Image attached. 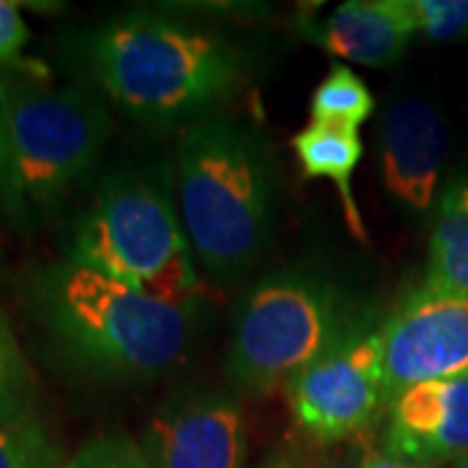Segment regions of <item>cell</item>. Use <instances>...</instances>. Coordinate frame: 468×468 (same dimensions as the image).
I'll use <instances>...</instances> for the list:
<instances>
[{
    "label": "cell",
    "mask_w": 468,
    "mask_h": 468,
    "mask_svg": "<svg viewBox=\"0 0 468 468\" xmlns=\"http://www.w3.org/2000/svg\"><path fill=\"white\" fill-rule=\"evenodd\" d=\"M86 58L122 112L165 128L208 117L245 76L232 42L159 14L115 18L89 39Z\"/></svg>",
    "instance_id": "6da1fadb"
},
{
    "label": "cell",
    "mask_w": 468,
    "mask_h": 468,
    "mask_svg": "<svg viewBox=\"0 0 468 468\" xmlns=\"http://www.w3.org/2000/svg\"><path fill=\"white\" fill-rule=\"evenodd\" d=\"M37 304L55 341L107 378H151L183 359L196 304H169L66 261L37 282Z\"/></svg>",
    "instance_id": "7a4b0ae2"
},
{
    "label": "cell",
    "mask_w": 468,
    "mask_h": 468,
    "mask_svg": "<svg viewBox=\"0 0 468 468\" xmlns=\"http://www.w3.org/2000/svg\"><path fill=\"white\" fill-rule=\"evenodd\" d=\"M177 203L187 242L214 276H237L266 250L273 175L248 128L208 115L177 144Z\"/></svg>",
    "instance_id": "3957f363"
},
{
    "label": "cell",
    "mask_w": 468,
    "mask_h": 468,
    "mask_svg": "<svg viewBox=\"0 0 468 468\" xmlns=\"http://www.w3.org/2000/svg\"><path fill=\"white\" fill-rule=\"evenodd\" d=\"M68 261L169 304H196L190 242L159 177L110 175L76 229Z\"/></svg>",
    "instance_id": "277c9868"
},
{
    "label": "cell",
    "mask_w": 468,
    "mask_h": 468,
    "mask_svg": "<svg viewBox=\"0 0 468 468\" xmlns=\"http://www.w3.org/2000/svg\"><path fill=\"white\" fill-rule=\"evenodd\" d=\"M112 120L94 94L81 89L14 86V112L0 198L14 221L45 217L100 159Z\"/></svg>",
    "instance_id": "5b68a950"
},
{
    "label": "cell",
    "mask_w": 468,
    "mask_h": 468,
    "mask_svg": "<svg viewBox=\"0 0 468 468\" xmlns=\"http://www.w3.org/2000/svg\"><path fill=\"white\" fill-rule=\"evenodd\" d=\"M346 334L335 286L315 273L286 271L255 286L242 302L227 375L237 390L266 396L286 388Z\"/></svg>",
    "instance_id": "8992f818"
},
{
    "label": "cell",
    "mask_w": 468,
    "mask_h": 468,
    "mask_svg": "<svg viewBox=\"0 0 468 468\" xmlns=\"http://www.w3.org/2000/svg\"><path fill=\"white\" fill-rule=\"evenodd\" d=\"M289 409L315 445L351 442L388 409L380 331H349L286 385Z\"/></svg>",
    "instance_id": "52a82bcc"
},
{
    "label": "cell",
    "mask_w": 468,
    "mask_h": 468,
    "mask_svg": "<svg viewBox=\"0 0 468 468\" xmlns=\"http://www.w3.org/2000/svg\"><path fill=\"white\" fill-rule=\"evenodd\" d=\"M385 403L421 383L468 375V300L419 289L380 328Z\"/></svg>",
    "instance_id": "ba28073f"
},
{
    "label": "cell",
    "mask_w": 468,
    "mask_h": 468,
    "mask_svg": "<svg viewBox=\"0 0 468 468\" xmlns=\"http://www.w3.org/2000/svg\"><path fill=\"white\" fill-rule=\"evenodd\" d=\"M146 452L154 468H245L242 409L221 393L172 403L151 421Z\"/></svg>",
    "instance_id": "9c48e42d"
},
{
    "label": "cell",
    "mask_w": 468,
    "mask_h": 468,
    "mask_svg": "<svg viewBox=\"0 0 468 468\" xmlns=\"http://www.w3.org/2000/svg\"><path fill=\"white\" fill-rule=\"evenodd\" d=\"M383 452L424 466L468 458V375L396 396L388 406Z\"/></svg>",
    "instance_id": "30bf717a"
},
{
    "label": "cell",
    "mask_w": 468,
    "mask_h": 468,
    "mask_svg": "<svg viewBox=\"0 0 468 468\" xmlns=\"http://www.w3.org/2000/svg\"><path fill=\"white\" fill-rule=\"evenodd\" d=\"M383 183L411 211H430L448 154V131L430 101L403 97L385 112L380 135Z\"/></svg>",
    "instance_id": "8fae6325"
},
{
    "label": "cell",
    "mask_w": 468,
    "mask_h": 468,
    "mask_svg": "<svg viewBox=\"0 0 468 468\" xmlns=\"http://www.w3.org/2000/svg\"><path fill=\"white\" fill-rule=\"evenodd\" d=\"M310 32L335 58L388 68L401 60L419 29L411 0H349Z\"/></svg>",
    "instance_id": "7c38bea8"
},
{
    "label": "cell",
    "mask_w": 468,
    "mask_h": 468,
    "mask_svg": "<svg viewBox=\"0 0 468 468\" xmlns=\"http://www.w3.org/2000/svg\"><path fill=\"white\" fill-rule=\"evenodd\" d=\"M292 149L300 162L302 175L310 180H328L338 190L344 214L349 221V229L354 237L367 239L365 221L359 214V206L351 190V180L356 165L362 159V135L359 128L349 125H328V122H313L302 128L300 133L292 138Z\"/></svg>",
    "instance_id": "4fadbf2b"
},
{
    "label": "cell",
    "mask_w": 468,
    "mask_h": 468,
    "mask_svg": "<svg viewBox=\"0 0 468 468\" xmlns=\"http://www.w3.org/2000/svg\"><path fill=\"white\" fill-rule=\"evenodd\" d=\"M424 289L468 300V175L452 177L442 190Z\"/></svg>",
    "instance_id": "5bb4252c"
},
{
    "label": "cell",
    "mask_w": 468,
    "mask_h": 468,
    "mask_svg": "<svg viewBox=\"0 0 468 468\" xmlns=\"http://www.w3.org/2000/svg\"><path fill=\"white\" fill-rule=\"evenodd\" d=\"M372 112H375L372 91L362 81V76H356L346 66L331 68L328 76L313 91V101H310L313 122L359 128Z\"/></svg>",
    "instance_id": "9a60e30c"
},
{
    "label": "cell",
    "mask_w": 468,
    "mask_h": 468,
    "mask_svg": "<svg viewBox=\"0 0 468 468\" xmlns=\"http://www.w3.org/2000/svg\"><path fill=\"white\" fill-rule=\"evenodd\" d=\"M32 393V369L18 349L8 323L0 318V424L29 419Z\"/></svg>",
    "instance_id": "2e32d148"
},
{
    "label": "cell",
    "mask_w": 468,
    "mask_h": 468,
    "mask_svg": "<svg viewBox=\"0 0 468 468\" xmlns=\"http://www.w3.org/2000/svg\"><path fill=\"white\" fill-rule=\"evenodd\" d=\"M0 468H60L42 427L32 419L0 424Z\"/></svg>",
    "instance_id": "e0dca14e"
},
{
    "label": "cell",
    "mask_w": 468,
    "mask_h": 468,
    "mask_svg": "<svg viewBox=\"0 0 468 468\" xmlns=\"http://www.w3.org/2000/svg\"><path fill=\"white\" fill-rule=\"evenodd\" d=\"M60 468H154L146 448L125 435H101L84 442Z\"/></svg>",
    "instance_id": "ac0fdd59"
},
{
    "label": "cell",
    "mask_w": 468,
    "mask_h": 468,
    "mask_svg": "<svg viewBox=\"0 0 468 468\" xmlns=\"http://www.w3.org/2000/svg\"><path fill=\"white\" fill-rule=\"evenodd\" d=\"M419 34L432 42L468 37V0H411Z\"/></svg>",
    "instance_id": "d6986e66"
},
{
    "label": "cell",
    "mask_w": 468,
    "mask_h": 468,
    "mask_svg": "<svg viewBox=\"0 0 468 468\" xmlns=\"http://www.w3.org/2000/svg\"><path fill=\"white\" fill-rule=\"evenodd\" d=\"M29 42V27L21 16L16 3L0 0V70L14 68L21 73H29L34 79H50L48 68L39 63L24 60V48Z\"/></svg>",
    "instance_id": "ffe728a7"
},
{
    "label": "cell",
    "mask_w": 468,
    "mask_h": 468,
    "mask_svg": "<svg viewBox=\"0 0 468 468\" xmlns=\"http://www.w3.org/2000/svg\"><path fill=\"white\" fill-rule=\"evenodd\" d=\"M362 458L351 448H335V445H318L315 451H307L300 461H289L292 468H359Z\"/></svg>",
    "instance_id": "44dd1931"
},
{
    "label": "cell",
    "mask_w": 468,
    "mask_h": 468,
    "mask_svg": "<svg viewBox=\"0 0 468 468\" xmlns=\"http://www.w3.org/2000/svg\"><path fill=\"white\" fill-rule=\"evenodd\" d=\"M11 112H14V86L0 70V169L5 162L8 149V131H11Z\"/></svg>",
    "instance_id": "7402d4cb"
},
{
    "label": "cell",
    "mask_w": 468,
    "mask_h": 468,
    "mask_svg": "<svg viewBox=\"0 0 468 468\" xmlns=\"http://www.w3.org/2000/svg\"><path fill=\"white\" fill-rule=\"evenodd\" d=\"M359 468H437V466H424V463H411V461H399V458H390L383 451H367L362 455V463Z\"/></svg>",
    "instance_id": "603a6c76"
},
{
    "label": "cell",
    "mask_w": 468,
    "mask_h": 468,
    "mask_svg": "<svg viewBox=\"0 0 468 468\" xmlns=\"http://www.w3.org/2000/svg\"><path fill=\"white\" fill-rule=\"evenodd\" d=\"M261 468H292V466H289V461H286V458H282V455H273V458L266 461Z\"/></svg>",
    "instance_id": "cb8c5ba5"
},
{
    "label": "cell",
    "mask_w": 468,
    "mask_h": 468,
    "mask_svg": "<svg viewBox=\"0 0 468 468\" xmlns=\"http://www.w3.org/2000/svg\"><path fill=\"white\" fill-rule=\"evenodd\" d=\"M455 468H468V458H463V461H458V463H455Z\"/></svg>",
    "instance_id": "d4e9b609"
}]
</instances>
